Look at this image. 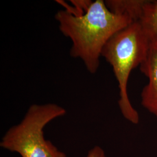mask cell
Instances as JSON below:
<instances>
[{
  "instance_id": "cell-2",
  "label": "cell",
  "mask_w": 157,
  "mask_h": 157,
  "mask_svg": "<svg viewBox=\"0 0 157 157\" xmlns=\"http://www.w3.org/2000/svg\"><path fill=\"white\" fill-rule=\"evenodd\" d=\"M150 41L140 22L132 23L115 34L103 48V56L113 68L119 89V107L125 119L139 124V115L129 98L128 83L132 71L146 58Z\"/></svg>"
},
{
  "instance_id": "cell-4",
  "label": "cell",
  "mask_w": 157,
  "mask_h": 157,
  "mask_svg": "<svg viewBox=\"0 0 157 157\" xmlns=\"http://www.w3.org/2000/svg\"><path fill=\"white\" fill-rule=\"evenodd\" d=\"M140 69L149 79L141 92V104L157 117V43L150 42Z\"/></svg>"
},
{
  "instance_id": "cell-6",
  "label": "cell",
  "mask_w": 157,
  "mask_h": 157,
  "mask_svg": "<svg viewBox=\"0 0 157 157\" xmlns=\"http://www.w3.org/2000/svg\"><path fill=\"white\" fill-rule=\"evenodd\" d=\"M140 22L150 41L157 43V1L147 0Z\"/></svg>"
},
{
  "instance_id": "cell-3",
  "label": "cell",
  "mask_w": 157,
  "mask_h": 157,
  "mask_svg": "<svg viewBox=\"0 0 157 157\" xmlns=\"http://www.w3.org/2000/svg\"><path fill=\"white\" fill-rule=\"evenodd\" d=\"M65 113L63 108L55 104L31 105L22 121L3 136L1 147L22 157H67L50 141L45 140L43 132L47 124Z\"/></svg>"
},
{
  "instance_id": "cell-7",
  "label": "cell",
  "mask_w": 157,
  "mask_h": 157,
  "mask_svg": "<svg viewBox=\"0 0 157 157\" xmlns=\"http://www.w3.org/2000/svg\"><path fill=\"white\" fill-rule=\"evenodd\" d=\"M87 157H106L105 152L101 147L95 146L89 152Z\"/></svg>"
},
{
  "instance_id": "cell-1",
  "label": "cell",
  "mask_w": 157,
  "mask_h": 157,
  "mask_svg": "<svg viewBox=\"0 0 157 157\" xmlns=\"http://www.w3.org/2000/svg\"><path fill=\"white\" fill-rule=\"evenodd\" d=\"M55 17L61 32L72 41L71 56L80 58L91 74L97 72L102 51L108 40L133 23L128 17L110 11L102 0L92 2L82 15L60 10Z\"/></svg>"
},
{
  "instance_id": "cell-5",
  "label": "cell",
  "mask_w": 157,
  "mask_h": 157,
  "mask_svg": "<svg viewBox=\"0 0 157 157\" xmlns=\"http://www.w3.org/2000/svg\"><path fill=\"white\" fill-rule=\"evenodd\" d=\"M147 0H107L105 5L113 13L129 17L133 22H140Z\"/></svg>"
}]
</instances>
